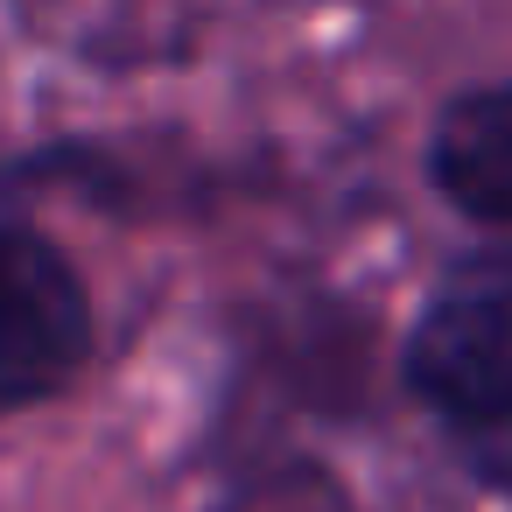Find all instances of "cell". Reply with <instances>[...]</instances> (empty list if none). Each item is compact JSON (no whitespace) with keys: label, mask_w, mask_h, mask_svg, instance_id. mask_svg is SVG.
<instances>
[{"label":"cell","mask_w":512,"mask_h":512,"mask_svg":"<svg viewBox=\"0 0 512 512\" xmlns=\"http://www.w3.org/2000/svg\"><path fill=\"white\" fill-rule=\"evenodd\" d=\"M428 183L470 225L512 232V78L456 92L428 134Z\"/></svg>","instance_id":"cell-3"},{"label":"cell","mask_w":512,"mask_h":512,"mask_svg":"<svg viewBox=\"0 0 512 512\" xmlns=\"http://www.w3.org/2000/svg\"><path fill=\"white\" fill-rule=\"evenodd\" d=\"M204 512H358V498L323 456H288V463H253Z\"/></svg>","instance_id":"cell-4"},{"label":"cell","mask_w":512,"mask_h":512,"mask_svg":"<svg viewBox=\"0 0 512 512\" xmlns=\"http://www.w3.org/2000/svg\"><path fill=\"white\" fill-rule=\"evenodd\" d=\"M99 351L85 274L36 225L0 218V421L57 400Z\"/></svg>","instance_id":"cell-2"},{"label":"cell","mask_w":512,"mask_h":512,"mask_svg":"<svg viewBox=\"0 0 512 512\" xmlns=\"http://www.w3.org/2000/svg\"><path fill=\"white\" fill-rule=\"evenodd\" d=\"M400 386L449 428L477 484L512 491V253L463 260L421 302Z\"/></svg>","instance_id":"cell-1"}]
</instances>
